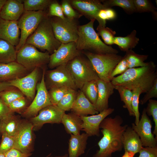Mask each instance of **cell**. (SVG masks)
<instances>
[{
    "label": "cell",
    "mask_w": 157,
    "mask_h": 157,
    "mask_svg": "<svg viewBox=\"0 0 157 157\" xmlns=\"http://www.w3.org/2000/svg\"><path fill=\"white\" fill-rule=\"evenodd\" d=\"M123 120L119 115L106 117L101 122L100 129L103 136L98 142L99 149L92 157H112L113 153L123 148L122 137L128 126L122 125Z\"/></svg>",
    "instance_id": "6da1fadb"
},
{
    "label": "cell",
    "mask_w": 157,
    "mask_h": 157,
    "mask_svg": "<svg viewBox=\"0 0 157 157\" xmlns=\"http://www.w3.org/2000/svg\"><path fill=\"white\" fill-rule=\"evenodd\" d=\"M156 80V65L151 61L146 66L128 69L123 74L113 77L111 82L114 86H122L131 91L139 89L142 93H145Z\"/></svg>",
    "instance_id": "7a4b0ae2"
},
{
    "label": "cell",
    "mask_w": 157,
    "mask_h": 157,
    "mask_svg": "<svg viewBox=\"0 0 157 157\" xmlns=\"http://www.w3.org/2000/svg\"><path fill=\"white\" fill-rule=\"evenodd\" d=\"M95 20L92 19L86 24L79 26L78 38L76 42L77 49L80 51L88 50L97 54L118 53L117 50L106 44L100 39L94 28Z\"/></svg>",
    "instance_id": "3957f363"
},
{
    "label": "cell",
    "mask_w": 157,
    "mask_h": 157,
    "mask_svg": "<svg viewBox=\"0 0 157 157\" xmlns=\"http://www.w3.org/2000/svg\"><path fill=\"white\" fill-rule=\"evenodd\" d=\"M25 44H31L50 55L60 47L61 43L55 38L50 21L46 13L34 32L26 40Z\"/></svg>",
    "instance_id": "277c9868"
},
{
    "label": "cell",
    "mask_w": 157,
    "mask_h": 157,
    "mask_svg": "<svg viewBox=\"0 0 157 157\" xmlns=\"http://www.w3.org/2000/svg\"><path fill=\"white\" fill-rule=\"evenodd\" d=\"M91 63L99 78L107 82L111 81L110 75L122 57L115 53L97 54L82 51Z\"/></svg>",
    "instance_id": "5b68a950"
},
{
    "label": "cell",
    "mask_w": 157,
    "mask_h": 157,
    "mask_svg": "<svg viewBox=\"0 0 157 157\" xmlns=\"http://www.w3.org/2000/svg\"><path fill=\"white\" fill-rule=\"evenodd\" d=\"M66 65L77 89L81 90L85 83L99 78L89 60L81 55L69 61Z\"/></svg>",
    "instance_id": "8992f818"
},
{
    "label": "cell",
    "mask_w": 157,
    "mask_h": 157,
    "mask_svg": "<svg viewBox=\"0 0 157 157\" xmlns=\"http://www.w3.org/2000/svg\"><path fill=\"white\" fill-rule=\"evenodd\" d=\"M50 57L47 51H40L33 46L25 44L17 51L16 61L31 72L36 67L48 64Z\"/></svg>",
    "instance_id": "52a82bcc"
},
{
    "label": "cell",
    "mask_w": 157,
    "mask_h": 157,
    "mask_svg": "<svg viewBox=\"0 0 157 157\" xmlns=\"http://www.w3.org/2000/svg\"><path fill=\"white\" fill-rule=\"evenodd\" d=\"M76 19L65 17L64 19L50 17V21L54 35L61 43L76 42L78 38L79 25Z\"/></svg>",
    "instance_id": "ba28073f"
},
{
    "label": "cell",
    "mask_w": 157,
    "mask_h": 157,
    "mask_svg": "<svg viewBox=\"0 0 157 157\" xmlns=\"http://www.w3.org/2000/svg\"><path fill=\"white\" fill-rule=\"evenodd\" d=\"M46 13L45 11H24L17 21L21 32L19 44L15 47L17 51L25 44L28 38L35 31Z\"/></svg>",
    "instance_id": "9c48e42d"
},
{
    "label": "cell",
    "mask_w": 157,
    "mask_h": 157,
    "mask_svg": "<svg viewBox=\"0 0 157 157\" xmlns=\"http://www.w3.org/2000/svg\"><path fill=\"white\" fill-rule=\"evenodd\" d=\"M44 81L48 90L58 87L76 90L73 78L66 65H60L45 72Z\"/></svg>",
    "instance_id": "30bf717a"
},
{
    "label": "cell",
    "mask_w": 157,
    "mask_h": 157,
    "mask_svg": "<svg viewBox=\"0 0 157 157\" xmlns=\"http://www.w3.org/2000/svg\"><path fill=\"white\" fill-rule=\"evenodd\" d=\"M46 71L43 69V73L40 81L37 84L36 95L31 104L22 114L24 117L32 118L36 116L42 109L52 105L49 97L48 90L45 84L44 75Z\"/></svg>",
    "instance_id": "8fae6325"
},
{
    "label": "cell",
    "mask_w": 157,
    "mask_h": 157,
    "mask_svg": "<svg viewBox=\"0 0 157 157\" xmlns=\"http://www.w3.org/2000/svg\"><path fill=\"white\" fill-rule=\"evenodd\" d=\"M82 53V51L77 49L75 42L61 43L58 48L50 55L48 67L53 69L59 66L66 65Z\"/></svg>",
    "instance_id": "7c38bea8"
},
{
    "label": "cell",
    "mask_w": 157,
    "mask_h": 157,
    "mask_svg": "<svg viewBox=\"0 0 157 157\" xmlns=\"http://www.w3.org/2000/svg\"><path fill=\"white\" fill-rule=\"evenodd\" d=\"M40 68L36 67L26 76L8 82L10 85L19 90L28 99L33 101L40 78Z\"/></svg>",
    "instance_id": "4fadbf2b"
},
{
    "label": "cell",
    "mask_w": 157,
    "mask_h": 157,
    "mask_svg": "<svg viewBox=\"0 0 157 157\" xmlns=\"http://www.w3.org/2000/svg\"><path fill=\"white\" fill-rule=\"evenodd\" d=\"M57 105H51L42 109L36 116L31 118L30 122L33 126V129H38L46 123L59 124L65 113Z\"/></svg>",
    "instance_id": "5bb4252c"
},
{
    "label": "cell",
    "mask_w": 157,
    "mask_h": 157,
    "mask_svg": "<svg viewBox=\"0 0 157 157\" xmlns=\"http://www.w3.org/2000/svg\"><path fill=\"white\" fill-rule=\"evenodd\" d=\"M72 7L82 15L90 20H97L99 25L106 26L98 18L97 14L101 9L106 8L99 0H68Z\"/></svg>",
    "instance_id": "9a60e30c"
},
{
    "label": "cell",
    "mask_w": 157,
    "mask_h": 157,
    "mask_svg": "<svg viewBox=\"0 0 157 157\" xmlns=\"http://www.w3.org/2000/svg\"><path fill=\"white\" fill-rule=\"evenodd\" d=\"M33 126L28 121H22L16 135L13 148L22 152L31 153L33 150Z\"/></svg>",
    "instance_id": "2e32d148"
},
{
    "label": "cell",
    "mask_w": 157,
    "mask_h": 157,
    "mask_svg": "<svg viewBox=\"0 0 157 157\" xmlns=\"http://www.w3.org/2000/svg\"><path fill=\"white\" fill-rule=\"evenodd\" d=\"M132 125V128L139 136L143 147L157 146V138L152 132L151 122L146 113L145 108L142 111L138 123L137 125L133 123Z\"/></svg>",
    "instance_id": "e0dca14e"
},
{
    "label": "cell",
    "mask_w": 157,
    "mask_h": 157,
    "mask_svg": "<svg viewBox=\"0 0 157 157\" xmlns=\"http://www.w3.org/2000/svg\"><path fill=\"white\" fill-rule=\"evenodd\" d=\"M114 109L108 108L99 113L90 116H81L82 123L81 126L82 130L85 132L89 137L92 136H99L100 125L105 118L112 114Z\"/></svg>",
    "instance_id": "ac0fdd59"
},
{
    "label": "cell",
    "mask_w": 157,
    "mask_h": 157,
    "mask_svg": "<svg viewBox=\"0 0 157 157\" xmlns=\"http://www.w3.org/2000/svg\"><path fill=\"white\" fill-rule=\"evenodd\" d=\"M30 72L16 61L7 63H0V82L21 78Z\"/></svg>",
    "instance_id": "d6986e66"
},
{
    "label": "cell",
    "mask_w": 157,
    "mask_h": 157,
    "mask_svg": "<svg viewBox=\"0 0 157 157\" xmlns=\"http://www.w3.org/2000/svg\"><path fill=\"white\" fill-rule=\"evenodd\" d=\"M20 32L17 21H9L0 18V39L15 47L19 44Z\"/></svg>",
    "instance_id": "ffe728a7"
},
{
    "label": "cell",
    "mask_w": 157,
    "mask_h": 157,
    "mask_svg": "<svg viewBox=\"0 0 157 157\" xmlns=\"http://www.w3.org/2000/svg\"><path fill=\"white\" fill-rule=\"evenodd\" d=\"M98 95L94 106L99 113L108 109V99L114 92V85L111 81L107 82L99 78L97 80Z\"/></svg>",
    "instance_id": "44dd1931"
},
{
    "label": "cell",
    "mask_w": 157,
    "mask_h": 157,
    "mask_svg": "<svg viewBox=\"0 0 157 157\" xmlns=\"http://www.w3.org/2000/svg\"><path fill=\"white\" fill-rule=\"evenodd\" d=\"M22 2V0H6L0 11V18L17 21L24 11Z\"/></svg>",
    "instance_id": "7402d4cb"
},
{
    "label": "cell",
    "mask_w": 157,
    "mask_h": 157,
    "mask_svg": "<svg viewBox=\"0 0 157 157\" xmlns=\"http://www.w3.org/2000/svg\"><path fill=\"white\" fill-rule=\"evenodd\" d=\"M71 110L72 112L79 116H87L88 115H96L99 112L94 105L85 97L81 90L78 91L77 96Z\"/></svg>",
    "instance_id": "603a6c76"
},
{
    "label": "cell",
    "mask_w": 157,
    "mask_h": 157,
    "mask_svg": "<svg viewBox=\"0 0 157 157\" xmlns=\"http://www.w3.org/2000/svg\"><path fill=\"white\" fill-rule=\"evenodd\" d=\"M122 143L125 151L134 154L139 153L143 147L138 135L132 127L128 126L123 135Z\"/></svg>",
    "instance_id": "cb8c5ba5"
},
{
    "label": "cell",
    "mask_w": 157,
    "mask_h": 157,
    "mask_svg": "<svg viewBox=\"0 0 157 157\" xmlns=\"http://www.w3.org/2000/svg\"><path fill=\"white\" fill-rule=\"evenodd\" d=\"M70 135L69 142L68 157H79L85 152L89 136L85 133Z\"/></svg>",
    "instance_id": "d4e9b609"
},
{
    "label": "cell",
    "mask_w": 157,
    "mask_h": 157,
    "mask_svg": "<svg viewBox=\"0 0 157 157\" xmlns=\"http://www.w3.org/2000/svg\"><path fill=\"white\" fill-rule=\"evenodd\" d=\"M67 133L73 135H79L82 130V123L80 117L72 112L65 113L61 120Z\"/></svg>",
    "instance_id": "484cf974"
},
{
    "label": "cell",
    "mask_w": 157,
    "mask_h": 157,
    "mask_svg": "<svg viewBox=\"0 0 157 157\" xmlns=\"http://www.w3.org/2000/svg\"><path fill=\"white\" fill-rule=\"evenodd\" d=\"M22 120L14 114L0 120V134L15 136L19 129Z\"/></svg>",
    "instance_id": "4316f807"
},
{
    "label": "cell",
    "mask_w": 157,
    "mask_h": 157,
    "mask_svg": "<svg viewBox=\"0 0 157 157\" xmlns=\"http://www.w3.org/2000/svg\"><path fill=\"white\" fill-rule=\"evenodd\" d=\"M136 31L133 30L125 37H115L114 44L117 45L121 50L126 52L135 48L139 43V39L136 37Z\"/></svg>",
    "instance_id": "83f0119b"
},
{
    "label": "cell",
    "mask_w": 157,
    "mask_h": 157,
    "mask_svg": "<svg viewBox=\"0 0 157 157\" xmlns=\"http://www.w3.org/2000/svg\"><path fill=\"white\" fill-rule=\"evenodd\" d=\"M15 47L8 42L0 39V63H7L16 61Z\"/></svg>",
    "instance_id": "f1b7e54d"
},
{
    "label": "cell",
    "mask_w": 157,
    "mask_h": 157,
    "mask_svg": "<svg viewBox=\"0 0 157 157\" xmlns=\"http://www.w3.org/2000/svg\"><path fill=\"white\" fill-rule=\"evenodd\" d=\"M124 56L126 60L128 69L143 67L148 64V62H145L148 55L138 54L130 49L126 52Z\"/></svg>",
    "instance_id": "f546056e"
},
{
    "label": "cell",
    "mask_w": 157,
    "mask_h": 157,
    "mask_svg": "<svg viewBox=\"0 0 157 157\" xmlns=\"http://www.w3.org/2000/svg\"><path fill=\"white\" fill-rule=\"evenodd\" d=\"M114 87L115 89L118 91L121 101L124 104L123 107L127 109L130 116L135 117L131 105L133 97L132 91L122 86L116 85Z\"/></svg>",
    "instance_id": "4dcf8cb0"
},
{
    "label": "cell",
    "mask_w": 157,
    "mask_h": 157,
    "mask_svg": "<svg viewBox=\"0 0 157 157\" xmlns=\"http://www.w3.org/2000/svg\"><path fill=\"white\" fill-rule=\"evenodd\" d=\"M97 80H93L85 83L80 90L94 105L96 103L98 95Z\"/></svg>",
    "instance_id": "1f68e13d"
},
{
    "label": "cell",
    "mask_w": 157,
    "mask_h": 157,
    "mask_svg": "<svg viewBox=\"0 0 157 157\" xmlns=\"http://www.w3.org/2000/svg\"><path fill=\"white\" fill-rule=\"evenodd\" d=\"M101 1L107 8L117 6L121 7L129 14L136 12L133 0H104Z\"/></svg>",
    "instance_id": "d6a6232c"
},
{
    "label": "cell",
    "mask_w": 157,
    "mask_h": 157,
    "mask_svg": "<svg viewBox=\"0 0 157 157\" xmlns=\"http://www.w3.org/2000/svg\"><path fill=\"white\" fill-rule=\"evenodd\" d=\"M51 0H23L24 10L27 11H44L52 1Z\"/></svg>",
    "instance_id": "836d02e7"
},
{
    "label": "cell",
    "mask_w": 157,
    "mask_h": 157,
    "mask_svg": "<svg viewBox=\"0 0 157 157\" xmlns=\"http://www.w3.org/2000/svg\"><path fill=\"white\" fill-rule=\"evenodd\" d=\"M77 94L76 90L71 89L65 94L57 106L65 112L71 110L76 99Z\"/></svg>",
    "instance_id": "e575fe53"
},
{
    "label": "cell",
    "mask_w": 157,
    "mask_h": 157,
    "mask_svg": "<svg viewBox=\"0 0 157 157\" xmlns=\"http://www.w3.org/2000/svg\"><path fill=\"white\" fill-rule=\"evenodd\" d=\"M15 88L0 92V99L7 106L16 99L25 96L19 90Z\"/></svg>",
    "instance_id": "d590c367"
},
{
    "label": "cell",
    "mask_w": 157,
    "mask_h": 157,
    "mask_svg": "<svg viewBox=\"0 0 157 157\" xmlns=\"http://www.w3.org/2000/svg\"><path fill=\"white\" fill-rule=\"evenodd\" d=\"M136 12H151L157 16L156 8L151 2L148 0H133Z\"/></svg>",
    "instance_id": "8d00e7d4"
},
{
    "label": "cell",
    "mask_w": 157,
    "mask_h": 157,
    "mask_svg": "<svg viewBox=\"0 0 157 157\" xmlns=\"http://www.w3.org/2000/svg\"><path fill=\"white\" fill-rule=\"evenodd\" d=\"M70 89L66 87L53 88L48 90L51 102L52 105H57L65 94Z\"/></svg>",
    "instance_id": "74e56055"
},
{
    "label": "cell",
    "mask_w": 157,
    "mask_h": 157,
    "mask_svg": "<svg viewBox=\"0 0 157 157\" xmlns=\"http://www.w3.org/2000/svg\"><path fill=\"white\" fill-rule=\"evenodd\" d=\"M99 35L100 36L104 43L107 45L114 44V39L116 32L108 27L99 25L97 28Z\"/></svg>",
    "instance_id": "f35d334b"
},
{
    "label": "cell",
    "mask_w": 157,
    "mask_h": 157,
    "mask_svg": "<svg viewBox=\"0 0 157 157\" xmlns=\"http://www.w3.org/2000/svg\"><path fill=\"white\" fill-rule=\"evenodd\" d=\"M25 96L18 98L11 103L8 106L13 112L22 114L28 107V102Z\"/></svg>",
    "instance_id": "ab89813d"
},
{
    "label": "cell",
    "mask_w": 157,
    "mask_h": 157,
    "mask_svg": "<svg viewBox=\"0 0 157 157\" xmlns=\"http://www.w3.org/2000/svg\"><path fill=\"white\" fill-rule=\"evenodd\" d=\"M147 106L145 108L146 113L148 116H152L155 123V127L153 133L155 135L157 138V101L150 99Z\"/></svg>",
    "instance_id": "60d3db41"
},
{
    "label": "cell",
    "mask_w": 157,
    "mask_h": 157,
    "mask_svg": "<svg viewBox=\"0 0 157 157\" xmlns=\"http://www.w3.org/2000/svg\"><path fill=\"white\" fill-rule=\"evenodd\" d=\"M2 138L0 144V154H4L13 148L15 138L14 136L6 133L1 134Z\"/></svg>",
    "instance_id": "b9f144b4"
},
{
    "label": "cell",
    "mask_w": 157,
    "mask_h": 157,
    "mask_svg": "<svg viewBox=\"0 0 157 157\" xmlns=\"http://www.w3.org/2000/svg\"><path fill=\"white\" fill-rule=\"evenodd\" d=\"M133 93V97L132 101V107L135 117V124L137 125L140 121V113L139 110V97L142 93L139 89H135L132 91Z\"/></svg>",
    "instance_id": "7bdbcfd3"
},
{
    "label": "cell",
    "mask_w": 157,
    "mask_h": 157,
    "mask_svg": "<svg viewBox=\"0 0 157 157\" xmlns=\"http://www.w3.org/2000/svg\"><path fill=\"white\" fill-rule=\"evenodd\" d=\"M61 5L65 17L71 19H76L82 16L78 12L75 10L68 0H62Z\"/></svg>",
    "instance_id": "ee69618b"
},
{
    "label": "cell",
    "mask_w": 157,
    "mask_h": 157,
    "mask_svg": "<svg viewBox=\"0 0 157 157\" xmlns=\"http://www.w3.org/2000/svg\"><path fill=\"white\" fill-rule=\"evenodd\" d=\"M48 15L50 17H55L64 19V16L61 6L57 1H53L48 7Z\"/></svg>",
    "instance_id": "f6af8a7d"
},
{
    "label": "cell",
    "mask_w": 157,
    "mask_h": 157,
    "mask_svg": "<svg viewBox=\"0 0 157 157\" xmlns=\"http://www.w3.org/2000/svg\"><path fill=\"white\" fill-rule=\"evenodd\" d=\"M128 69L126 60L124 56L113 71L110 76L111 81L115 76L123 74Z\"/></svg>",
    "instance_id": "bcb514c9"
},
{
    "label": "cell",
    "mask_w": 157,
    "mask_h": 157,
    "mask_svg": "<svg viewBox=\"0 0 157 157\" xmlns=\"http://www.w3.org/2000/svg\"><path fill=\"white\" fill-rule=\"evenodd\" d=\"M145 93V95L140 101V104L142 105L145 104L151 98L157 97V80L155 81L152 88Z\"/></svg>",
    "instance_id": "7dc6e473"
},
{
    "label": "cell",
    "mask_w": 157,
    "mask_h": 157,
    "mask_svg": "<svg viewBox=\"0 0 157 157\" xmlns=\"http://www.w3.org/2000/svg\"><path fill=\"white\" fill-rule=\"evenodd\" d=\"M139 153V157H157V146L142 147Z\"/></svg>",
    "instance_id": "c3c4849f"
},
{
    "label": "cell",
    "mask_w": 157,
    "mask_h": 157,
    "mask_svg": "<svg viewBox=\"0 0 157 157\" xmlns=\"http://www.w3.org/2000/svg\"><path fill=\"white\" fill-rule=\"evenodd\" d=\"M13 114L14 113L0 99V120Z\"/></svg>",
    "instance_id": "681fc988"
},
{
    "label": "cell",
    "mask_w": 157,
    "mask_h": 157,
    "mask_svg": "<svg viewBox=\"0 0 157 157\" xmlns=\"http://www.w3.org/2000/svg\"><path fill=\"white\" fill-rule=\"evenodd\" d=\"M4 155L5 157H29L32 155V153H24L16 149L13 148Z\"/></svg>",
    "instance_id": "f907efd6"
},
{
    "label": "cell",
    "mask_w": 157,
    "mask_h": 157,
    "mask_svg": "<svg viewBox=\"0 0 157 157\" xmlns=\"http://www.w3.org/2000/svg\"><path fill=\"white\" fill-rule=\"evenodd\" d=\"M105 11L107 20H113L116 17V13L115 11L111 8L105 9Z\"/></svg>",
    "instance_id": "816d5d0a"
},
{
    "label": "cell",
    "mask_w": 157,
    "mask_h": 157,
    "mask_svg": "<svg viewBox=\"0 0 157 157\" xmlns=\"http://www.w3.org/2000/svg\"><path fill=\"white\" fill-rule=\"evenodd\" d=\"M15 88L10 85L8 82H0V92Z\"/></svg>",
    "instance_id": "f5cc1de1"
},
{
    "label": "cell",
    "mask_w": 157,
    "mask_h": 157,
    "mask_svg": "<svg viewBox=\"0 0 157 157\" xmlns=\"http://www.w3.org/2000/svg\"><path fill=\"white\" fill-rule=\"evenodd\" d=\"M135 155L133 153L125 151L124 154L122 157H133Z\"/></svg>",
    "instance_id": "db71d44e"
},
{
    "label": "cell",
    "mask_w": 157,
    "mask_h": 157,
    "mask_svg": "<svg viewBox=\"0 0 157 157\" xmlns=\"http://www.w3.org/2000/svg\"><path fill=\"white\" fill-rule=\"evenodd\" d=\"M7 0H0V11Z\"/></svg>",
    "instance_id": "11a10c76"
},
{
    "label": "cell",
    "mask_w": 157,
    "mask_h": 157,
    "mask_svg": "<svg viewBox=\"0 0 157 157\" xmlns=\"http://www.w3.org/2000/svg\"><path fill=\"white\" fill-rule=\"evenodd\" d=\"M50 157H68V154H65L63 155L56 156H51Z\"/></svg>",
    "instance_id": "9f6ffc18"
},
{
    "label": "cell",
    "mask_w": 157,
    "mask_h": 157,
    "mask_svg": "<svg viewBox=\"0 0 157 157\" xmlns=\"http://www.w3.org/2000/svg\"><path fill=\"white\" fill-rule=\"evenodd\" d=\"M0 157H5L4 154H0Z\"/></svg>",
    "instance_id": "6f0895ef"
}]
</instances>
